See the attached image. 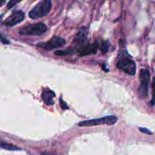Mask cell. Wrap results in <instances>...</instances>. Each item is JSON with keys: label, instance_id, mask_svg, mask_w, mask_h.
<instances>
[{"label": "cell", "instance_id": "cell-1", "mask_svg": "<svg viewBox=\"0 0 155 155\" xmlns=\"http://www.w3.org/2000/svg\"><path fill=\"white\" fill-rule=\"evenodd\" d=\"M117 67L129 75L134 76L136 72V65L130 57L127 51H120L117 58Z\"/></svg>", "mask_w": 155, "mask_h": 155}, {"label": "cell", "instance_id": "cell-2", "mask_svg": "<svg viewBox=\"0 0 155 155\" xmlns=\"http://www.w3.org/2000/svg\"><path fill=\"white\" fill-rule=\"evenodd\" d=\"M51 6L52 3L51 0H42L29 12V17L33 20L43 18L49 13Z\"/></svg>", "mask_w": 155, "mask_h": 155}, {"label": "cell", "instance_id": "cell-3", "mask_svg": "<svg viewBox=\"0 0 155 155\" xmlns=\"http://www.w3.org/2000/svg\"><path fill=\"white\" fill-rule=\"evenodd\" d=\"M47 27L45 24L42 22L37 24H29V25L23 27L19 30L21 35H27V36H40L47 31Z\"/></svg>", "mask_w": 155, "mask_h": 155}, {"label": "cell", "instance_id": "cell-4", "mask_svg": "<svg viewBox=\"0 0 155 155\" xmlns=\"http://www.w3.org/2000/svg\"><path fill=\"white\" fill-rule=\"evenodd\" d=\"M117 121V117L116 116H107L104 117L98 118V119H93L89 120H85L82 121V122L79 123V127H94V126L98 125H113Z\"/></svg>", "mask_w": 155, "mask_h": 155}, {"label": "cell", "instance_id": "cell-5", "mask_svg": "<svg viewBox=\"0 0 155 155\" xmlns=\"http://www.w3.org/2000/svg\"><path fill=\"white\" fill-rule=\"evenodd\" d=\"M140 87L139 89V96L142 98H145L148 96V85L150 82V73L148 69H141L139 74Z\"/></svg>", "mask_w": 155, "mask_h": 155}, {"label": "cell", "instance_id": "cell-6", "mask_svg": "<svg viewBox=\"0 0 155 155\" xmlns=\"http://www.w3.org/2000/svg\"><path fill=\"white\" fill-rule=\"evenodd\" d=\"M65 44H66V40L64 39L59 37V36H54L51 39H49L48 42L37 44V46L49 51V50L54 49V48L64 46Z\"/></svg>", "mask_w": 155, "mask_h": 155}, {"label": "cell", "instance_id": "cell-7", "mask_svg": "<svg viewBox=\"0 0 155 155\" xmlns=\"http://www.w3.org/2000/svg\"><path fill=\"white\" fill-rule=\"evenodd\" d=\"M99 47L98 42L95 41L93 43H84L81 46L77 48V51L80 56H86L89 54H95Z\"/></svg>", "mask_w": 155, "mask_h": 155}, {"label": "cell", "instance_id": "cell-8", "mask_svg": "<svg viewBox=\"0 0 155 155\" xmlns=\"http://www.w3.org/2000/svg\"><path fill=\"white\" fill-rule=\"evenodd\" d=\"M24 18H25V15L22 11H15L8 18L5 20L4 24L9 27H12L24 21Z\"/></svg>", "mask_w": 155, "mask_h": 155}, {"label": "cell", "instance_id": "cell-9", "mask_svg": "<svg viewBox=\"0 0 155 155\" xmlns=\"http://www.w3.org/2000/svg\"><path fill=\"white\" fill-rule=\"evenodd\" d=\"M41 97L46 105L51 106L54 104V98L55 97V93L48 88H45V89H43Z\"/></svg>", "mask_w": 155, "mask_h": 155}, {"label": "cell", "instance_id": "cell-10", "mask_svg": "<svg viewBox=\"0 0 155 155\" xmlns=\"http://www.w3.org/2000/svg\"><path fill=\"white\" fill-rule=\"evenodd\" d=\"M86 39H87V31L86 29L83 28L76 35L75 38H74V42L78 48L86 42Z\"/></svg>", "mask_w": 155, "mask_h": 155}, {"label": "cell", "instance_id": "cell-11", "mask_svg": "<svg viewBox=\"0 0 155 155\" xmlns=\"http://www.w3.org/2000/svg\"><path fill=\"white\" fill-rule=\"evenodd\" d=\"M0 148L8 150V151H18V150H20V148H18L17 146L11 145V144L6 143V142L2 141L1 139H0Z\"/></svg>", "mask_w": 155, "mask_h": 155}, {"label": "cell", "instance_id": "cell-12", "mask_svg": "<svg viewBox=\"0 0 155 155\" xmlns=\"http://www.w3.org/2000/svg\"><path fill=\"white\" fill-rule=\"evenodd\" d=\"M73 51H74V50L72 48H68V49L66 50H58V51H54V54L58 56H64L71 54Z\"/></svg>", "mask_w": 155, "mask_h": 155}, {"label": "cell", "instance_id": "cell-13", "mask_svg": "<svg viewBox=\"0 0 155 155\" xmlns=\"http://www.w3.org/2000/svg\"><path fill=\"white\" fill-rule=\"evenodd\" d=\"M109 45H110V43H109L108 41H102L101 43V51L103 53L107 52L108 51Z\"/></svg>", "mask_w": 155, "mask_h": 155}, {"label": "cell", "instance_id": "cell-14", "mask_svg": "<svg viewBox=\"0 0 155 155\" xmlns=\"http://www.w3.org/2000/svg\"><path fill=\"white\" fill-rule=\"evenodd\" d=\"M152 98L151 101V105L153 106L155 104V77L152 80Z\"/></svg>", "mask_w": 155, "mask_h": 155}, {"label": "cell", "instance_id": "cell-15", "mask_svg": "<svg viewBox=\"0 0 155 155\" xmlns=\"http://www.w3.org/2000/svg\"><path fill=\"white\" fill-rule=\"evenodd\" d=\"M21 1H22V0H10L7 5V8H12L14 7L15 5H17L18 3H19Z\"/></svg>", "mask_w": 155, "mask_h": 155}, {"label": "cell", "instance_id": "cell-16", "mask_svg": "<svg viewBox=\"0 0 155 155\" xmlns=\"http://www.w3.org/2000/svg\"><path fill=\"white\" fill-rule=\"evenodd\" d=\"M60 104H61V108L63 109V110H66V109H68V104H66V102H64V101H63V99H62L61 98H60Z\"/></svg>", "mask_w": 155, "mask_h": 155}, {"label": "cell", "instance_id": "cell-17", "mask_svg": "<svg viewBox=\"0 0 155 155\" xmlns=\"http://www.w3.org/2000/svg\"><path fill=\"white\" fill-rule=\"evenodd\" d=\"M139 130H140L141 132H142V133H145V134H147V135H152V133H151L150 130H147V129L145 128H142V127H139Z\"/></svg>", "mask_w": 155, "mask_h": 155}, {"label": "cell", "instance_id": "cell-18", "mask_svg": "<svg viewBox=\"0 0 155 155\" xmlns=\"http://www.w3.org/2000/svg\"><path fill=\"white\" fill-rule=\"evenodd\" d=\"M0 42H2L3 44H9V43H10V42H9L8 39H6L5 37H3V36H2L1 34H0Z\"/></svg>", "mask_w": 155, "mask_h": 155}, {"label": "cell", "instance_id": "cell-19", "mask_svg": "<svg viewBox=\"0 0 155 155\" xmlns=\"http://www.w3.org/2000/svg\"><path fill=\"white\" fill-rule=\"evenodd\" d=\"M6 1H7V0H0V7H2V6L5 3Z\"/></svg>", "mask_w": 155, "mask_h": 155}, {"label": "cell", "instance_id": "cell-20", "mask_svg": "<svg viewBox=\"0 0 155 155\" xmlns=\"http://www.w3.org/2000/svg\"><path fill=\"white\" fill-rule=\"evenodd\" d=\"M42 155H54V154H51V153L43 152V153H42Z\"/></svg>", "mask_w": 155, "mask_h": 155}]
</instances>
